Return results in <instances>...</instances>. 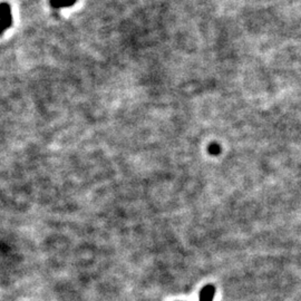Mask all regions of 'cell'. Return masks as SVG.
<instances>
[{
    "instance_id": "obj_1",
    "label": "cell",
    "mask_w": 301,
    "mask_h": 301,
    "mask_svg": "<svg viewBox=\"0 0 301 301\" xmlns=\"http://www.w3.org/2000/svg\"><path fill=\"white\" fill-rule=\"evenodd\" d=\"M12 14H11V8L9 3L7 2H1L0 3V24L5 29H8L12 26Z\"/></svg>"
},
{
    "instance_id": "obj_2",
    "label": "cell",
    "mask_w": 301,
    "mask_h": 301,
    "mask_svg": "<svg viewBox=\"0 0 301 301\" xmlns=\"http://www.w3.org/2000/svg\"><path fill=\"white\" fill-rule=\"evenodd\" d=\"M215 295V288L213 285H207L203 287L200 292V301H213Z\"/></svg>"
},
{
    "instance_id": "obj_3",
    "label": "cell",
    "mask_w": 301,
    "mask_h": 301,
    "mask_svg": "<svg viewBox=\"0 0 301 301\" xmlns=\"http://www.w3.org/2000/svg\"><path fill=\"white\" fill-rule=\"evenodd\" d=\"M77 0H50V6L52 8H67V7H72L74 6L75 3H76Z\"/></svg>"
},
{
    "instance_id": "obj_4",
    "label": "cell",
    "mask_w": 301,
    "mask_h": 301,
    "mask_svg": "<svg viewBox=\"0 0 301 301\" xmlns=\"http://www.w3.org/2000/svg\"><path fill=\"white\" fill-rule=\"evenodd\" d=\"M220 150H221V148L219 144L212 143L209 146V153L211 154V155H218V154H220Z\"/></svg>"
},
{
    "instance_id": "obj_5",
    "label": "cell",
    "mask_w": 301,
    "mask_h": 301,
    "mask_svg": "<svg viewBox=\"0 0 301 301\" xmlns=\"http://www.w3.org/2000/svg\"><path fill=\"white\" fill-rule=\"evenodd\" d=\"M5 30H6V29L2 27V26H1V24H0V36H1V35H2L3 33H5Z\"/></svg>"
}]
</instances>
